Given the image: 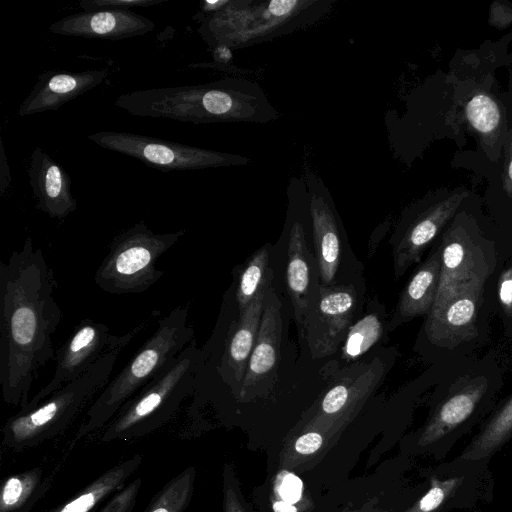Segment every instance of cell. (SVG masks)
Masks as SVG:
<instances>
[{
  "label": "cell",
  "instance_id": "1f68e13d",
  "mask_svg": "<svg viewBox=\"0 0 512 512\" xmlns=\"http://www.w3.org/2000/svg\"><path fill=\"white\" fill-rule=\"evenodd\" d=\"M278 493L288 503L297 502L302 494L301 480L291 473H285L278 484Z\"/></svg>",
  "mask_w": 512,
  "mask_h": 512
},
{
  "label": "cell",
  "instance_id": "f35d334b",
  "mask_svg": "<svg viewBox=\"0 0 512 512\" xmlns=\"http://www.w3.org/2000/svg\"><path fill=\"white\" fill-rule=\"evenodd\" d=\"M0 194L3 195L11 181L8 160L5 154L3 142L0 139Z\"/></svg>",
  "mask_w": 512,
  "mask_h": 512
},
{
  "label": "cell",
  "instance_id": "9a60e30c",
  "mask_svg": "<svg viewBox=\"0 0 512 512\" xmlns=\"http://www.w3.org/2000/svg\"><path fill=\"white\" fill-rule=\"evenodd\" d=\"M483 287L467 288L427 315L425 329L432 343L451 348L475 337Z\"/></svg>",
  "mask_w": 512,
  "mask_h": 512
},
{
  "label": "cell",
  "instance_id": "7402d4cb",
  "mask_svg": "<svg viewBox=\"0 0 512 512\" xmlns=\"http://www.w3.org/2000/svg\"><path fill=\"white\" fill-rule=\"evenodd\" d=\"M441 269V252L438 247L415 271L402 291L397 306V316L409 320L428 315L434 305Z\"/></svg>",
  "mask_w": 512,
  "mask_h": 512
},
{
  "label": "cell",
  "instance_id": "4dcf8cb0",
  "mask_svg": "<svg viewBox=\"0 0 512 512\" xmlns=\"http://www.w3.org/2000/svg\"><path fill=\"white\" fill-rule=\"evenodd\" d=\"M350 389L345 384H339L330 389L324 396L321 407L324 413L333 414L340 411L348 402Z\"/></svg>",
  "mask_w": 512,
  "mask_h": 512
},
{
  "label": "cell",
  "instance_id": "277c9868",
  "mask_svg": "<svg viewBox=\"0 0 512 512\" xmlns=\"http://www.w3.org/2000/svg\"><path fill=\"white\" fill-rule=\"evenodd\" d=\"M202 365L203 353L193 339L120 408L104 427L100 441L137 439L168 423L195 391Z\"/></svg>",
  "mask_w": 512,
  "mask_h": 512
},
{
  "label": "cell",
  "instance_id": "d6a6232c",
  "mask_svg": "<svg viewBox=\"0 0 512 512\" xmlns=\"http://www.w3.org/2000/svg\"><path fill=\"white\" fill-rule=\"evenodd\" d=\"M489 24L503 29L512 24V4L503 1H493L490 6Z\"/></svg>",
  "mask_w": 512,
  "mask_h": 512
},
{
  "label": "cell",
  "instance_id": "e575fe53",
  "mask_svg": "<svg viewBox=\"0 0 512 512\" xmlns=\"http://www.w3.org/2000/svg\"><path fill=\"white\" fill-rule=\"evenodd\" d=\"M503 190L512 200V128L508 131L505 141V163L502 172Z\"/></svg>",
  "mask_w": 512,
  "mask_h": 512
},
{
  "label": "cell",
  "instance_id": "f546056e",
  "mask_svg": "<svg viewBox=\"0 0 512 512\" xmlns=\"http://www.w3.org/2000/svg\"><path fill=\"white\" fill-rule=\"evenodd\" d=\"M168 0H82L79 5L84 11L130 10V8L150 7Z\"/></svg>",
  "mask_w": 512,
  "mask_h": 512
},
{
  "label": "cell",
  "instance_id": "f1b7e54d",
  "mask_svg": "<svg viewBox=\"0 0 512 512\" xmlns=\"http://www.w3.org/2000/svg\"><path fill=\"white\" fill-rule=\"evenodd\" d=\"M142 485V479H134L116 492L98 512H132Z\"/></svg>",
  "mask_w": 512,
  "mask_h": 512
},
{
  "label": "cell",
  "instance_id": "5bb4252c",
  "mask_svg": "<svg viewBox=\"0 0 512 512\" xmlns=\"http://www.w3.org/2000/svg\"><path fill=\"white\" fill-rule=\"evenodd\" d=\"M306 185L317 265L322 284L328 285L335 278L341 257L337 218L330 193L321 178L309 174Z\"/></svg>",
  "mask_w": 512,
  "mask_h": 512
},
{
  "label": "cell",
  "instance_id": "e0dca14e",
  "mask_svg": "<svg viewBox=\"0 0 512 512\" xmlns=\"http://www.w3.org/2000/svg\"><path fill=\"white\" fill-rule=\"evenodd\" d=\"M29 182L37 208L51 218L64 219L77 208L66 170L40 147L30 158Z\"/></svg>",
  "mask_w": 512,
  "mask_h": 512
},
{
  "label": "cell",
  "instance_id": "5b68a950",
  "mask_svg": "<svg viewBox=\"0 0 512 512\" xmlns=\"http://www.w3.org/2000/svg\"><path fill=\"white\" fill-rule=\"evenodd\" d=\"M119 352L110 353L85 374L53 392L37 406L11 416L2 428V444L21 451L64 432L107 383Z\"/></svg>",
  "mask_w": 512,
  "mask_h": 512
},
{
  "label": "cell",
  "instance_id": "d6986e66",
  "mask_svg": "<svg viewBox=\"0 0 512 512\" xmlns=\"http://www.w3.org/2000/svg\"><path fill=\"white\" fill-rule=\"evenodd\" d=\"M270 287V286H269ZM262 290L239 315V323L227 342L221 374L230 384L242 382L253 351L268 288Z\"/></svg>",
  "mask_w": 512,
  "mask_h": 512
},
{
  "label": "cell",
  "instance_id": "9c48e42d",
  "mask_svg": "<svg viewBox=\"0 0 512 512\" xmlns=\"http://www.w3.org/2000/svg\"><path fill=\"white\" fill-rule=\"evenodd\" d=\"M154 315L123 335L112 334L101 322L82 319L73 329L69 338L57 349L56 368L50 382L43 387L21 411L37 406L62 386L85 374L104 356L119 352L147 326Z\"/></svg>",
  "mask_w": 512,
  "mask_h": 512
},
{
  "label": "cell",
  "instance_id": "d590c367",
  "mask_svg": "<svg viewBox=\"0 0 512 512\" xmlns=\"http://www.w3.org/2000/svg\"><path fill=\"white\" fill-rule=\"evenodd\" d=\"M322 443L323 438L319 433L308 432L296 440L295 449L300 454L309 455L316 452Z\"/></svg>",
  "mask_w": 512,
  "mask_h": 512
},
{
  "label": "cell",
  "instance_id": "8d00e7d4",
  "mask_svg": "<svg viewBox=\"0 0 512 512\" xmlns=\"http://www.w3.org/2000/svg\"><path fill=\"white\" fill-rule=\"evenodd\" d=\"M444 499V492L439 487L432 488L419 502L422 512H429L436 509Z\"/></svg>",
  "mask_w": 512,
  "mask_h": 512
},
{
  "label": "cell",
  "instance_id": "8992f818",
  "mask_svg": "<svg viewBox=\"0 0 512 512\" xmlns=\"http://www.w3.org/2000/svg\"><path fill=\"white\" fill-rule=\"evenodd\" d=\"M184 234L183 229L154 233L144 222H138L110 242L95 272V283L104 292L116 295L147 291L164 274L156 268L157 260Z\"/></svg>",
  "mask_w": 512,
  "mask_h": 512
},
{
  "label": "cell",
  "instance_id": "74e56055",
  "mask_svg": "<svg viewBox=\"0 0 512 512\" xmlns=\"http://www.w3.org/2000/svg\"><path fill=\"white\" fill-rule=\"evenodd\" d=\"M230 3V0H204L201 4L199 12L195 15L194 19L200 22L208 16L220 11Z\"/></svg>",
  "mask_w": 512,
  "mask_h": 512
},
{
  "label": "cell",
  "instance_id": "603a6c76",
  "mask_svg": "<svg viewBox=\"0 0 512 512\" xmlns=\"http://www.w3.org/2000/svg\"><path fill=\"white\" fill-rule=\"evenodd\" d=\"M50 478L39 467L5 479L0 492V512H29L46 494Z\"/></svg>",
  "mask_w": 512,
  "mask_h": 512
},
{
  "label": "cell",
  "instance_id": "8fae6325",
  "mask_svg": "<svg viewBox=\"0 0 512 512\" xmlns=\"http://www.w3.org/2000/svg\"><path fill=\"white\" fill-rule=\"evenodd\" d=\"M355 306V295L345 286H318L317 298L309 300L306 321L308 345L315 358L336 351L346 338Z\"/></svg>",
  "mask_w": 512,
  "mask_h": 512
},
{
  "label": "cell",
  "instance_id": "4fadbf2b",
  "mask_svg": "<svg viewBox=\"0 0 512 512\" xmlns=\"http://www.w3.org/2000/svg\"><path fill=\"white\" fill-rule=\"evenodd\" d=\"M155 27L150 19L131 10L82 11L49 26L50 32L100 40H122L144 35Z\"/></svg>",
  "mask_w": 512,
  "mask_h": 512
},
{
  "label": "cell",
  "instance_id": "2e32d148",
  "mask_svg": "<svg viewBox=\"0 0 512 512\" xmlns=\"http://www.w3.org/2000/svg\"><path fill=\"white\" fill-rule=\"evenodd\" d=\"M108 76L104 69L81 72L46 71L39 75L17 114L28 116L56 110L85 92L100 85Z\"/></svg>",
  "mask_w": 512,
  "mask_h": 512
},
{
  "label": "cell",
  "instance_id": "cb8c5ba5",
  "mask_svg": "<svg viewBox=\"0 0 512 512\" xmlns=\"http://www.w3.org/2000/svg\"><path fill=\"white\" fill-rule=\"evenodd\" d=\"M465 117L483 143L493 144L505 122L499 102L485 92L474 94L465 105Z\"/></svg>",
  "mask_w": 512,
  "mask_h": 512
},
{
  "label": "cell",
  "instance_id": "44dd1931",
  "mask_svg": "<svg viewBox=\"0 0 512 512\" xmlns=\"http://www.w3.org/2000/svg\"><path fill=\"white\" fill-rule=\"evenodd\" d=\"M141 455L118 463L82 488L73 498L46 512H93L108 497L121 490L142 463Z\"/></svg>",
  "mask_w": 512,
  "mask_h": 512
},
{
  "label": "cell",
  "instance_id": "d4e9b609",
  "mask_svg": "<svg viewBox=\"0 0 512 512\" xmlns=\"http://www.w3.org/2000/svg\"><path fill=\"white\" fill-rule=\"evenodd\" d=\"M269 251L266 247L259 249L242 270L236 288V300L241 315L255 297L270 286L272 276L268 269Z\"/></svg>",
  "mask_w": 512,
  "mask_h": 512
},
{
  "label": "cell",
  "instance_id": "ba28073f",
  "mask_svg": "<svg viewBox=\"0 0 512 512\" xmlns=\"http://www.w3.org/2000/svg\"><path fill=\"white\" fill-rule=\"evenodd\" d=\"M439 248L440 278L431 311L467 288L484 286L496 265L493 243L462 214L443 234Z\"/></svg>",
  "mask_w": 512,
  "mask_h": 512
},
{
  "label": "cell",
  "instance_id": "7c38bea8",
  "mask_svg": "<svg viewBox=\"0 0 512 512\" xmlns=\"http://www.w3.org/2000/svg\"><path fill=\"white\" fill-rule=\"evenodd\" d=\"M466 196L467 191L464 189L454 191L419 210L405 224H400L393 242L396 277L420 260L423 252L454 216Z\"/></svg>",
  "mask_w": 512,
  "mask_h": 512
},
{
  "label": "cell",
  "instance_id": "836d02e7",
  "mask_svg": "<svg viewBox=\"0 0 512 512\" xmlns=\"http://www.w3.org/2000/svg\"><path fill=\"white\" fill-rule=\"evenodd\" d=\"M498 284L499 301L504 310L512 314V266L502 272Z\"/></svg>",
  "mask_w": 512,
  "mask_h": 512
},
{
  "label": "cell",
  "instance_id": "ffe728a7",
  "mask_svg": "<svg viewBox=\"0 0 512 512\" xmlns=\"http://www.w3.org/2000/svg\"><path fill=\"white\" fill-rule=\"evenodd\" d=\"M310 271V253L305 240L304 227L299 220H294L289 232L286 281L302 337L305 335L309 309Z\"/></svg>",
  "mask_w": 512,
  "mask_h": 512
},
{
  "label": "cell",
  "instance_id": "484cf974",
  "mask_svg": "<svg viewBox=\"0 0 512 512\" xmlns=\"http://www.w3.org/2000/svg\"><path fill=\"white\" fill-rule=\"evenodd\" d=\"M195 469L190 466L168 481L143 512H184L194 490Z\"/></svg>",
  "mask_w": 512,
  "mask_h": 512
},
{
  "label": "cell",
  "instance_id": "3957f363",
  "mask_svg": "<svg viewBox=\"0 0 512 512\" xmlns=\"http://www.w3.org/2000/svg\"><path fill=\"white\" fill-rule=\"evenodd\" d=\"M188 305H180L160 319L154 333L89 406L74 441L104 428L120 408L159 374L193 340Z\"/></svg>",
  "mask_w": 512,
  "mask_h": 512
},
{
  "label": "cell",
  "instance_id": "60d3db41",
  "mask_svg": "<svg viewBox=\"0 0 512 512\" xmlns=\"http://www.w3.org/2000/svg\"><path fill=\"white\" fill-rule=\"evenodd\" d=\"M273 510L274 512H297V509L294 505L284 500L274 502Z\"/></svg>",
  "mask_w": 512,
  "mask_h": 512
},
{
  "label": "cell",
  "instance_id": "6da1fadb",
  "mask_svg": "<svg viewBox=\"0 0 512 512\" xmlns=\"http://www.w3.org/2000/svg\"><path fill=\"white\" fill-rule=\"evenodd\" d=\"M56 288L54 272L30 236L0 262V386L9 406L29 403L39 370L55 358L52 335L62 318Z\"/></svg>",
  "mask_w": 512,
  "mask_h": 512
},
{
  "label": "cell",
  "instance_id": "30bf717a",
  "mask_svg": "<svg viewBox=\"0 0 512 512\" xmlns=\"http://www.w3.org/2000/svg\"><path fill=\"white\" fill-rule=\"evenodd\" d=\"M88 139L102 148L133 157L161 170H194L243 165L249 159L153 137L116 131H101Z\"/></svg>",
  "mask_w": 512,
  "mask_h": 512
},
{
  "label": "cell",
  "instance_id": "4316f807",
  "mask_svg": "<svg viewBox=\"0 0 512 512\" xmlns=\"http://www.w3.org/2000/svg\"><path fill=\"white\" fill-rule=\"evenodd\" d=\"M381 334L379 318L375 314L366 315L350 327L343 346L344 356L347 359L361 356L378 341Z\"/></svg>",
  "mask_w": 512,
  "mask_h": 512
},
{
  "label": "cell",
  "instance_id": "52a82bcc",
  "mask_svg": "<svg viewBox=\"0 0 512 512\" xmlns=\"http://www.w3.org/2000/svg\"><path fill=\"white\" fill-rule=\"evenodd\" d=\"M316 1L274 0L248 7L247 1H230L220 11L200 22L198 32L212 48L242 47L306 23Z\"/></svg>",
  "mask_w": 512,
  "mask_h": 512
},
{
  "label": "cell",
  "instance_id": "7a4b0ae2",
  "mask_svg": "<svg viewBox=\"0 0 512 512\" xmlns=\"http://www.w3.org/2000/svg\"><path fill=\"white\" fill-rule=\"evenodd\" d=\"M114 105L137 117L194 124L266 122L276 111L252 82L225 78L201 85L136 90L119 95Z\"/></svg>",
  "mask_w": 512,
  "mask_h": 512
},
{
  "label": "cell",
  "instance_id": "ab89813d",
  "mask_svg": "<svg viewBox=\"0 0 512 512\" xmlns=\"http://www.w3.org/2000/svg\"><path fill=\"white\" fill-rule=\"evenodd\" d=\"M213 56L216 62L218 63H226L228 62L231 57V51L230 48L224 45H219L214 47Z\"/></svg>",
  "mask_w": 512,
  "mask_h": 512
},
{
  "label": "cell",
  "instance_id": "ac0fdd59",
  "mask_svg": "<svg viewBox=\"0 0 512 512\" xmlns=\"http://www.w3.org/2000/svg\"><path fill=\"white\" fill-rule=\"evenodd\" d=\"M280 308L281 304L274 290L269 287L256 342L241 382V394L267 375L277 363L282 328Z\"/></svg>",
  "mask_w": 512,
  "mask_h": 512
},
{
  "label": "cell",
  "instance_id": "83f0119b",
  "mask_svg": "<svg viewBox=\"0 0 512 512\" xmlns=\"http://www.w3.org/2000/svg\"><path fill=\"white\" fill-rule=\"evenodd\" d=\"M512 429V398L498 412L481 437L480 447L490 448Z\"/></svg>",
  "mask_w": 512,
  "mask_h": 512
}]
</instances>
